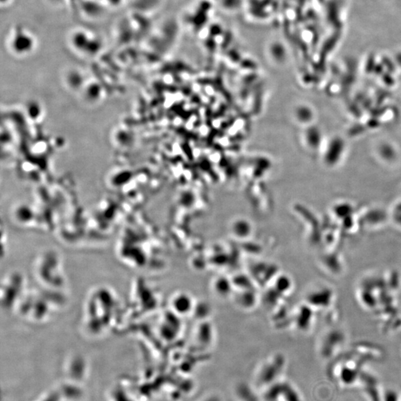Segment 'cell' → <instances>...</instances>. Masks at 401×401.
<instances>
[{
	"instance_id": "cell-1",
	"label": "cell",
	"mask_w": 401,
	"mask_h": 401,
	"mask_svg": "<svg viewBox=\"0 0 401 401\" xmlns=\"http://www.w3.org/2000/svg\"><path fill=\"white\" fill-rule=\"evenodd\" d=\"M8 47L15 55L25 56L29 54L36 47V40L27 29L17 26L10 33Z\"/></svg>"
},
{
	"instance_id": "cell-2",
	"label": "cell",
	"mask_w": 401,
	"mask_h": 401,
	"mask_svg": "<svg viewBox=\"0 0 401 401\" xmlns=\"http://www.w3.org/2000/svg\"><path fill=\"white\" fill-rule=\"evenodd\" d=\"M99 41L94 37L90 33L85 31H76L70 37V43L71 47L79 53H84V54H94L100 49Z\"/></svg>"
},
{
	"instance_id": "cell-3",
	"label": "cell",
	"mask_w": 401,
	"mask_h": 401,
	"mask_svg": "<svg viewBox=\"0 0 401 401\" xmlns=\"http://www.w3.org/2000/svg\"><path fill=\"white\" fill-rule=\"evenodd\" d=\"M11 1V0H2V4H6L7 5L9 2Z\"/></svg>"
}]
</instances>
